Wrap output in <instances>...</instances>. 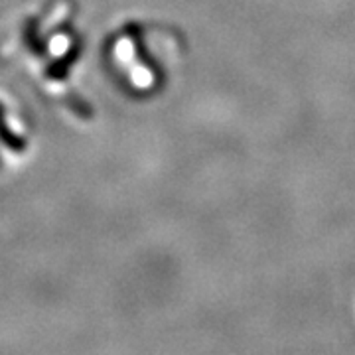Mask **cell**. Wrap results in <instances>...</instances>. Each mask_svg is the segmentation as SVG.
Wrapping results in <instances>:
<instances>
[{"mask_svg":"<svg viewBox=\"0 0 355 355\" xmlns=\"http://www.w3.org/2000/svg\"><path fill=\"white\" fill-rule=\"evenodd\" d=\"M0 140L4 142V146L12 153H22L26 148V142L10 127L6 125V116H4V105L0 103Z\"/></svg>","mask_w":355,"mask_h":355,"instance_id":"6da1fadb","label":"cell"}]
</instances>
